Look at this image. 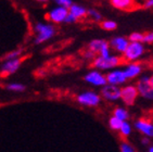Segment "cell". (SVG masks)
<instances>
[{"label": "cell", "instance_id": "1", "mask_svg": "<svg viewBox=\"0 0 153 152\" xmlns=\"http://www.w3.org/2000/svg\"><path fill=\"white\" fill-rule=\"evenodd\" d=\"M123 59L117 54H111L108 58L97 56L92 60V65L98 71H112L122 64Z\"/></svg>", "mask_w": 153, "mask_h": 152}, {"label": "cell", "instance_id": "2", "mask_svg": "<svg viewBox=\"0 0 153 152\" xmlns=\"http://www.w3.org/2000/svg\"><path fill=\"white\" fill-rule=\"evenodd\" d=\"M146 52V47L142 42H129L125 52L123 53V58L128 63L130 62H138Z\"/></svg>", "mask_w": 153, "mask_h": 152}, {"label": "cell", "instance_id": "3", "mask_svg": "<svg viewBox=\"0 0 153 152\" xmlns=\"http://www.w3.org/2000/svg\"><path fill=\"white\" fill-rule=\"evenodd\" d=\"M35 32L37 34L35 44L39 45L49 40L56 35V27L49 23H37L35 24Z\"/></svg>", "mask_w": 153, "mask_h": 152}, {"label": "cell", "instance_id": "4", "mask_svg": "<svg viewBox=\"0 0 153 152\" xmlns=\"http://www.w3.org/2000/svg\"><path fill=\"white\" fill-rule=\"evenodd\" d=\"M77 102L82 107H88V108H94L101 103L100 95L92 90H87L84 92H80L76 98Z\"/></svg>", "mask_w": 153, "mask_h": 152}, {"label": "cell", "instance_id": "5", "mask_svg": "<svg viewBox=\"0 0 153 152\" xmlns=\"http://www.w3.org/2000/svg\"><path fill=\"white\" fill-rule=\"evenodd\" d=\"M138 96V90L135 85L128 84L121 88V100L123 101L124 104L128 105V107L135 104Z\"/></svg>", "mask_w": 153, "mask_h": 152}, {"label": "cell", "instance_id": "6", "mask_svg": "<svg viewBox=\"0 0 153 152\" xmlns=\"http://www.w3.org/2000/svg\"><path fill=\"white\" fill-rule=\"evenodd\" d=\"M136 88L139 96H141L143 99L153 101V87L149 83V76H142L137 83Z\"/></svg>", "mask_w": 153, "mask_h": 152}, {"label": "cell", "instance_id": "7", "mask_svg": "<svg viewBox=\"0 0 153 152\" xmlns=\"http://www.w3.org/2000/svg\"><path fill=\"white\" fill-rule=\"evenodd\" d=\"M86 83H88L89 85H92L94 87H101L106 85V78L105 75L98 70H91L84 76Z\"/></svg>", "mask_w": 153, "mask_h": 152}, {"label": "cell", "instance_id": "8", "mask_svg": "<svg viewBox=\"0 0 153 152\" xmlns=\"http://www.w3.org/2000/svg\"><path fill=\"white\" fill-rule=\"evenodd\" d=\"M101 99H104L109 102H115L121 99V87L118 86H113L106 84L105 86H103L101 89L100 94Z\"/></svg>", "mask_w": 153, "mask_h": 152}, {"label": "cell", "instance_id": "9", "mask_svg": "<svg viewBox=\"0 0 153 152\" xmlns=\"http://www.w3.org/2000/svg\"><path fill=\"white\" fill-rule=\"evenodd\" d=\"M106 84L113 86H120L125 84L127 82V78L125 76V73L122 69H115V70L110 71L109 73L105 75Z\"/></svg>", "mask_w": 153, "mask_h": 152}, {"label": "cell", "instance_id": "10", "mask_svg": "<svg viewBox=\"0 0 153 152\" xmlns=\"http://www.w3.org/2000/svg\"><path fill=\"white\" fill-rule=\"evenodd\" d=\"M135 128L139 133H141L144 137L153 138V122L146 118H139L135 122Z\"/></svg>", "mask_w": 153, "mask_h": 152}, {"label": "cell", "instance_id": "11", "mask_svg": "<svg viewBox=\"0 0 153 152\" xmlns=\"http://www.w3.org/2000/svg\"><path fill=\"white\" fill-rule=\"evenodd\" d=\"M128 44H129L128 38L124 36H115L109 41L110 48L114 50L116 53H122V54L125 52Z\"/></svg>", "mask_w": 153, "mask_h": 152}, {"label": "cell", "instance_id": "12", "mask_svg": "<svg viewBox=\"0 0 153 152\" xmlns=\"http://www.w3.org/2000/svg\"><path fill=\"white\" fill-rule=\"evenodd\" d=\"M123 71L127 79H135L141 75L143 67L139 62H130V63H127Z\"/></svg>", "mask_w": 153, "mask_h": 152}, {"label": "cell", "instance_id": "13", "mask_svg": "<svg viewBox=\"0 0 153 152\" xmlns=\"http://www.w3.org/2000/svg\"><path fill=\"white\" fill-rule=\"evenodd\" d=\"M68 14V10L62 7L56 6L51 9L48 13V19L53 23H63Z\"/></svg>", "mask_w": 153, "mask_h": 152}, {"label": "cell", "instance_id": "14", "mask_svg": "<svg viewBox=\"0 0 153 152\" xmlns=\"http://www.w3.org/2000/svg\"><path fill=\"white\" fill-rule=\"evenodd\" d=\"M21 65L20 59H14V60H8L4 61L1 65V73L2 74H13L19 70Z\"/></svg>", "mask_w": 153, "mask_h": 152}, {"label": "cell", "instance_id": "15", "mask_svg": "<svg viewBox=\"0 0 153 152\" xmlns=\"http://www.w3.org/2000/svg\"><path fill=\"white\" fill-rule=\"evenodd\" d=\"M68 13L71 15H73L76 20H79V19L85 18L87 15V9L85 7L80 6V4H77V3H73L70 9H68Z\"/></svg>", "mask_w": 153, "mask_h": 152}, {"label": "cell", "instance_id": "16", "mask_svg": "<svg viewBox=\"0 0 153 152\" xmlns=\"http://www.w3.org/2000/svg\"><path fill=\"white\" fill-rule=\"evenodd\" d=\"M111 4L118 10H130L136 6L133 0H112Z\"/></svg>", "mask_w": 153, "mask_h": 152}, {"label": "cell", "instance_id": "17", "mask_svg": "<svg viewBox=\"0 0 153 152\" xmlns=\"http://www.w3.org/2000/svg\"><path fill=\"white\" fill-rule=\"evenodd\" d=\"M112 116L116 117L117 120L122 121V122H126V121L129 120V112L127 109L123 108V107H117V108L114 109Z\"/></svg>", "mask_w": 153, "mask_h": 152}, {"label": "cell", "instance_id": "18", "mask_svg": "<svg viewBox=\"0 0 153 152\" xmlns=\"http://www.w3.org/2000/svg\"><path fill=\"white\" fill-rule=\"evenodd\" d=\"M104 41H105L104 39H94V40H91L89 42L88 50H90L94 54H96V53H99L101 47H102V45L104 44Z\"/></svg>", "mask_w": 153, "mask_h": 152}, {"label": "cell", "instance_id": "19", "mask_svg": "<svg viewBox=\"0 0 153 152\" xmlns=\"http://www.w3.org/2000/svg\"><path fill=\"white\" fill-rule=\"evenodd\" d=\"M131 132H133V126H131V124L128 121L123 122L121 128H120V133H121L122 136L125 138L129 137L130 135H131Z\"/></svg>", "mask_w": 153, "mask_h": 152}, {"label": "cell", "instance_id": "20", "mask_svg": "<svg viewBox=\"0 0 153 152\" xmlns=\"http://www.w3.org/2000/svg\"><path fill=\"white\" fill-rule=\"evenodd\" d=\"M100 26L104 31H109L110 32V31H115V29L117 28V23L113 20H105L101 22Z\"/></svg>", "mask_w": 153, "mask_h": 152}, {"label": "cell", "instance_id": "21", "mask_svg": "<svg viewBox=\"0 0 153 152\" xmlns=\"http://www.w3.org/2000/svg\"><path fill=\"white\" fill-rule=\"evenodd\" d=\"M122 124H123V122L117 120V118L114 116H111L109 118V127H110V129H112L114 132H120V128H121Z\"/></svg>", "mask_w": 153, "mask_h": 152}, {"label": "cell", "instance_id": "22", "mask_svg": "<svg viewBox=\"0 0 153 152\" xmlns=\"http://www.w3.org/2000/svg\"><path fill=\"white\" fill-rule=\"evenodd\" d=\"M143 37H144V34L140 32H133L128 36V40L129 42H142L143 41Z\"/></svg>", "mask_w": 153, "mask_h": 152}, {"label": "cell", "instance_id": "23", "mask_svg": "<svg viewBox=\"0 0 153 152\" xmlns=\"http://www.w3.org/2000/svg\"><path fill=\"white\" fill-rule=\"evenodd\" d=\"M87 15H88L92 21H94V22H100V21L102 20V14L96 9L87 10Z\"/></svg>", "mask_w": 153, "mask_h": 152}, {"label": "cell", "instance_id": "24", "mask_svg": "<svg viewBox=\"0 0 153 152\" xmlns=\"http://www.w3.org/2000/svg\"><path fill=\"white\" fill-rule=\"evenodd\" d=\"M112 54L111 53V48L109 46V41H104V44L102 45V47H101L100 51H99V56L102 57V58H108Z\"/></svg>", "mask_w": 153, "mask_h": 152}, {"label": "cell", "instance_id": "25", "mask_svg": "<svg viewBox=\"0 0 153 152\" xmlns=\"http://www.w3.org/2000/svg\"><path fill=\"white\" fill-rule=\"evenodd\" d=\"M8 88V90H11V91H15V92H22L26 89L25 85L23 84H20V83H12V84H9V85L7 86Z\"/></svg>", "mask_w": 153, "mask_h": 152}, {"label": "cell", "instance_id": "26", "mask_svg": "<svg viewBox=\"0 0 153 152\" xmlns=\"http://www.w3.org/2000/svg\"><path fill=\"white\" fill-rule=\"evenodd\" d=\"M22 51H23L22 49L13 50V51L9 52L6 57H4V60H6V61H8V60H14V59H19V57L22 54Z\"/></svg>", "mask_w": 153, "mask_h": 152}, {"label": "cell", "instance_id": "27", "mask_svg": "<svg viewBox=\"0 0 153 152\" xmlns=\"http://www.w3.org/2000/svg\"><path fill=\"white\" fill-rule=\"evenodd\" d=\"M56 6L62 7V8H65V9H70V7L73 4V1L72 0H56Z\"/></svg>", "mask_w": 153, "mask_h": 152}, {"label": "cell", "instance_id": "28", "mask_svg": "<svg viewBox=\"0 0 153 152\" xmlns=\"http://www.w3.org/2000/svg\"><path fill=\"white\" fill-rule=\"evenodd\" d=\"M120 151L121 152H135V149L128 142H122L120 146Z\"/></svg>", "mask_w": 153, "mask_h": 152}, {"label": "cell", "instance_id": "29", "mask_svg": "<svg viewBox=\"0 0 153 152\" xmlns=\"http://www.w3.org/2000/svg\"><path fill=\"white\" fill-rule=\"evenodd\" d=\"M142 44H153V32H149L144 35Z\"/></svg>", "mask_w": 153, "mask_h": 152}, {"label": "cell", "instance_id": "30", "mask_svg": "<svg viewBox=\"0 0 153 152\" xmlns=\"http://www.w3.org/2000/svg\"><path fill=\"white\" fill-rule=\"evenodd\" d=\"M75 22H77V20L75 18H74L73 15H71L70 13L68 14V16H66V19H65L64 21V23H68V24H71V23H75Z\"/></svg>", "mask_w": 153, "mask_h": 152}, {"label": "cell", "instance_id": "31", "mask_svg": "<svg viewBox=\"0 0 153 152\" xmlns=\"http://www.w3.org/2000/svg\"><path fill=\"white\" fill-rule=\"evenodd\" d=\"M84 57H85L86 59H92V60H94V59L96 58V54H94V52H91L90 50H87V51H85V53H84Z\"/></svg>", "mask_w": 153, "mask_h": 152}, {"label": "cell", "instance_id": "32", "mask_svg": "<svg viewBox=\"0 0 153 152\" xmlns=\"http://www.w3.org/2000/svg\"><path fill=\"white\" fill-rule=\"evenodd\" d=\"M143 7L146 9H153V0H147L143 3Z\"/></svg>", "mask_w": 153, "mask_h": 152}, {"label": "cell", "instance_id": "33", "mask_svg": "<svg viewBox=\"0 0 153 152\" xmlns=\"http://www.w3.org/2000/svg\"><path fill=\"white\" fill-rule=\"evenodd\" d=\"M141 142L147 146V145H149V143H150V139H149V138H147V137H143V138H142Z\"/></svg>", "mask_w": 153, "mask_h": 152}, {"label": "cell", "instance_id": "34", "mask_svg": "<svg viewBox=\"0 0 153 152\" xmlns=\"http://www.w3.org/2000/svg\"><path fill=\"white\" fill-rule=\"evenodd\" d=\"M149 83H150V85L153 87V74L151 76H149Z\"/></svg>", "mask_w": 153, "mask_h": 152}, {"label": "cell", "instance_id": "35", "mask_svg": "<svg viewBox=\"0 0 153 152\" xmlns=\"http://www.w3.org/2000/svg\"><path fill=\"white\" fill-rule=\"evenodd\" d=\"M148 151H149V152H153V145L149 147V150H148Z\"/></svg>", "mask_w": 153, "mask_h": 152}]
</instances>
